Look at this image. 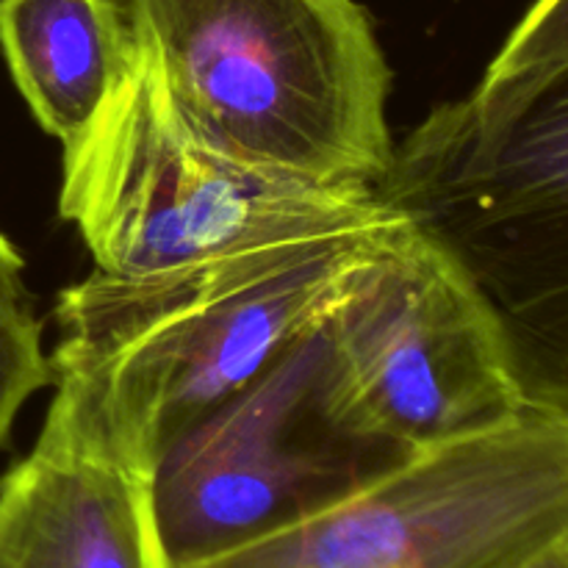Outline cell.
<instances>
[{
    "instance_id": "obj_4",
    "label": "cell",
    "mask_w": 568,
    "mask_h": 568,
    "mask_svg": "<svg viewBox=\"0 0 568 568\" xmlns=\"http://www.w3.org/2000/svg\"><path fill=\"white\" fill-rule=\"evenodd\" d=\"M59 214L109 275L405 220L375 192L316 186L222 148L178 109L139 42L103 114L64 148Z\"/></svg>"
},
{
    "instance_id": "obj_9",
    "label": "cell",
    "mask_w": 568,
    "mask_h": 568,
    "mask_svg": "<svg viewBox=\"0 0 568 568\" xmlns=\"http://www.w3.org/2000/svg\"><path fill=\"white\" fill-rule=\"evenodd\" d=\"M0 50L44 133L72 148L136 61L120 0H0Z\"/></svg>"
},
{
    "instance_id": "obj_7",
    "label": "cell",
    "mask_w": 568,
    "mask_h": 568,
    "mask_svg": "<svg viewBox=\"0 0 568 568\" xmlns=\"http://www.w3.org/2000/svg\"><path fill=\"white\" fill-rule=\"evenodd\" d=\"M327 327L342 408L358 427L414 453L527 408L486 300L408 220Z\"/></svg>"
},
{
    "instance_id": "obj_10",
    "label": "cell",
    "mask_w": 568,
    "mask_h": 568,
    "mask_svg": "<svg viewBox=\"0 0 568 568\" xmlns=\"http://www.w3.org/2000/svg\"><path fill=\"white\" fill-rule=\"evenodd\" d=\"M564 64H568V0H536L505 39L480 83L455 103L471 120H494Z\"/></svg>"
},
{
    "instance_id": "obj_6",
    "label": "cell",
    "mask_w": 568,
    "mask_h": 568,
    "mask_svg": "<svg viewBox=\"0 0 568 568\" xmlns=\"http://www.w3.org/2000/svg\"><path fill=\"white\" fill-rule=\"evenodd\" d=\"M568 538V410L419 449L325 514L189 568H521Z\"/></svg>"
},
{
    "instance_id": "obj_2",
    "label": "cell",
    "mask_w": 568,
    "mask_h": 568,
    "mask_svg": "<svg viewBox=\"0 0 568 568\" xmlns=\"http://www.w3.org/2000/svg\"><path fill=\"white\" fill-rule=\"evenodd\" d=\"M178 109L231 153L327 189L388 175L392 67L358 0H122Z\"/></svg>"
},
{
    "instance_id": "obj_5",
    "label": "cell",
    "mask_w": 568,
    "mask_h": 568,
    "mask_svg": "<svg viewBox=\"0 0 568 568\" xmlns=\"http://www.w3.org/2000/svg\"><path fill=\"white\" fill-rule=\"evenodd\" d=\"M327 320L159 458L150 491L172 568L292 530L414 455L342 408Z\"/></svg>"
},
{
    "instance_id": "obj_1",
    "label": "cell",
    "mask_w": 568,
    "mask_h": 568,
    "mask_svg": "<svg viewBox=\"0 0 568 568\" xmlns=\"http://www.w3.org/2000/svg\"><path fill=\"white\" fill-rule=\"evenodd\" d=\"M405 220L150 275L94 270L55 297L53 408L153 475L161 455L353 292Z\"/></svg>"
},
{
    "instance_id": "obj_11",
    "label": "cell",
    "mask_w": 568,
    "mask_h": 568,
    "mask_svg": "<svg viewBox=\"0 0 568 568\" xmlns=\"http://www.w3.org/2000/svg\"><path fill=\"white\" fill-rule=\"evenodd\" d=\"M42 388H53L42 322L28 292L26 261L0 231V449L9 447L17 416Z\"/></svg>"
},
{
    "instance_id": "obj_12",
    "label": "cell",
    "mask_w": 568,
    "mask_h": 568,
    "mask_svg": "<svg viewBox=\"0 0 568 568\" xmlns=\"http://www.w3.org/2000/svg\"><path fill=\"white\" fill-rule=\"evenodd\" d=\"M521 568H568V538L544 549L541 555H536L530 564H525Z\"/></svg>"
},
{
    "instance_id": "obj_3",
    "label": "cell",
    "mask_w": 568,
    "mask_h": 568,
    "mask_svg": "<svg viewBox=\"0 0 568 568\" xmlns=\"http://www.w3.org/2000/svg\"><path fill=\"white\" fill-rule=\"evenodd\" d=\"M375 194L480 292L525 403L568 410V64L494 120L436 105Z\"/></svg>"
},
{
    "instance_id": "obj_8",
    "label": "cell",
    "mask_w": 568,
    "mask_h": 568,
    "mask_svg": "<svg viewBox=\"0 0 568 568\" xmlns=\"http://www.w3.org/2000/svg\"><path fill=\"white\" fill-rule=\"evenodd\" d=\"M150 480L50 405L31 453L0 477V568H172Z\"/></svg>"
}]
</instances>
